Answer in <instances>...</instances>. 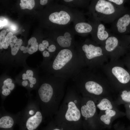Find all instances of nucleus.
<instances>
[{"label":"nucleus","instance_id":"9b49d317","mask_svg":"<svg viewBox=\"0 0 130 130\" xmlns=\"http://www.w3.org/2000/svg\"><path fill=\"white\" fill-rule=\"evenodd\" d=\"M56 40L60 49L74 47L72 33L69 30H65L59 33Z\"/></svg>","mask_w":130,"mask_h":130},{"label":"nucleus","instance_id":"ddd939ff","mask_svg":"<svg viewBox=\"0 0 130 130\" xmlns=\"http://www.w3.org/2000/svg\"><path fill=\"white\" fill-rule=\"evenodd\" d=\"M80 112L75 103L71 101L68 104V109L65 115L66 120L70 122H76L81 117Z\"/></svg>","mask_w":130,"mask_h":130},{"label":"nucleus","instance_id":"aec40b11","mask_svg":"<svg viewBox=\"0 0 130 130\" xmlns=\"http://www.w3.org/2000/svg\"><path fill=\"white\" fill-rule=\"evenodd\" d=\"M117 106L130 103V90H123L120 92L117 98L114 101Z\"/></svg>","mask_w":130,"mask_h":130},{"label":"nucleus","instance_id":"f03ea898","mask_svg":"<svg viewBox=\"0 0 130 130\" xmlns=\"http://www.w3.org/2000/svg\"><path fill=\"white\" fill-rule=\"evenodd\" d=\"M52 76L39 82L37 89L36 99L44 115H50L53 112L56 96L59 87L62 86L66 80Z\"/></svg>","mask_w":130,"mask_h":130},{"label":"nucleus","instance_id":"f8f14e48","mask_svg":"<svg viewBox=\"0 0 130 130\" xmlns=\"http://www.w3.org/2000/svg\"><path fill=\"white\" fill-rule=\"evenodd\" d=\"M95 40L104 41L110 36L104 25L99 23L93 25V29L91 33Z\"/></svg>","mask_w":130,"mask_h":130},{"label":"nucleus","instance_id":"dca6fc26","mask_svg":"<svg viewBox=\"0 0 130 130\" xmlns=\"http://www.w3.org/2000/svg\"><path fill=\"white\" fill-rule=\"evenodd\" d=\"M96 103L97 104V107L100 111L118 109L117 105L110 97H104L102 98Z\"/></svg>","mask_w":130,"mask_h":130},{"label":"nucleus","instance_id":"1a4fd4ad","mask_svg":"<svg viewBox=\"0 0 130 130\" xmlns=\"http://www.w3.org/2000/svg\"><path fill=\"white\" fill-rule=\"evenodd\" d=\"M125 115V113L118 109L100 111L98 114V118L101 125L110 128L114 120Z\"/></svg>","mask_w":130,"mask_h":130},{"label":"nucleus","instance_id":"0eeeda50","mask_svg":"<svg viewBox=\"0 0 130 130\" xmlns=\"http://www.w3.org/2000/svg\"><path fill=\"white\" fill-rule=\"evenodd\" d=\"M81 108V113L87 122V126H95L99 123L96 103L92 98H85Z\"/></svg>","mask_w":130,"mask_h":130},{"label":"nucleus","instance_id":"f257e3e1","mask_svg":"<svg viewBox=\"0 0 130 130\" xmlns=\"http://www.w3.org/2000/svg\"><path fill=\"white\" fill-rule=\"evenodd\" d=\"M45 61L49 73L66 80L73 79L85 64L81 55L74 47L60 49L52 59Z\"/></svg>","mask_w":130,"mask_h":130},{"label":"nucleus","instance_id":"cd10ccee","mask_svg":"<svg viewBox=\"0 0 130 130\" xmlns=\"http://www.w3.org/2000/svg\"><path fill=\"white\" fill-rule=\"evenodd\" d=\"M125 109L126 115L127 117L130 120V103L124 105Z\"/></svg>","mask_w":130,"mask_h":130},{"label":"nucleus","instance_id":"4be33fe9","mask_svg":"<svg viewBox=\"0 0 130 130\" xmlns=\"http://www.w3.org/2000/svg\"><path fill=\"white\" fill-rule=\"evenodd\" d=\"M22 43V41L21 39H18L15 35H13L10 41V46L11 49L12 55L15 56L16 55L19 49H20Z\"/></svg>","mask_w":130,"mask_h":130},{"label":"nucleus","instance_id":"473e14b6","mask_svg":"<svg viewBox=\"0 0 130 130\" xmlns=\"http://www.w3.org/2000/svg\"><path fill=\"white\" fill-rule=\"evenodd\" d=\"M38 49L40 51H44L46 49V47L42 43L39 45Z\"/></svg>","mask_w":130,"mask_h":130},{"label":"nucleus","instance_id":"7c9ffc66","mask_svg":"<svg viewBox=\"0 0 130 130\" xmlns=\"http://www.w3.org/2000/svg\"><path fill=\"white\" fill-rule=\"evenodd\" d=\"M115 126L116 130H129L126 129L124 126L122 125H118L117 124Z\"/></svg>","mask_w":130,"mask_h":130},{"label":"nucleus","instance_id":"72a5a7b5","mask_svg":"<svg viewBox=\"0 0 130 130\" xmlns=\"http://www.w3.org/2000/svg\"><path fill=\"white\" fill-rule=\"evenodd\" d=\"M42 55L45 58L49 57L50 55L49 52L46 50H45L43 52Z\"/></svg>","mask_w":130,"mask_h":130},{"label":"nucleus","instance_id":"c756f323","mask_svg":"<svg viewBox=\"0 0 130 130\" xmlns=\"http://www.w3.org/2000/svg\"><path fill=\"white\" fill-rule=\"evenodd\" d=\"M57 47L54 44H52L50 45L47 50L50 52H55L56 50Z\"/></svg>","mask_w":130,"mask_h":130},{"label":"nucleus","instance_id":"c85d7f7f","mask_svg":"<svg viewBox=\"0 0 130 130\" xmlns=\"http://www.w3.org/2000/svg\"><path fill=\"white\" fill-rule=\"evenodd\" d=\"M0 29H1L2 28L3 26L6 25L7 21L3 17H0Z\"/></svg>","mask_w":130,"mask_h":130},{"label":"nucleus","instance_id":"b1692460","mask_svg":"<svg viewBox=\"0 0 130 130\" xmlns=\"http://www.w3.org/2000/svg\"><path fill=\"white\" fill-rule=\"evenodd\" d=\"M43 130H70L65 128L57 124L51 122Z\"/></svg>","mask_w":130,"mask_h":130},{"label":"nucleus","instance_id":"2f4dec72","mask_svg":"<svg viewBox=\"0 0 130 130\" xmlns=\"http://www.w3.org/2000/svg\"><path fill=\"white\" fill-rule=\"evenodd\" d=\"M122 37L125 41L130 42V34L123 35Z\"/></svg>","mask_w":130,"mask_h":130},{"label":"nucleus","instance_id":"423d86ee","mask_svg":"<svg viewBox=\"0 0 130 130\" xmlns=\"http://www.w3.org/2000/svg\"><path fill=\"white\" fill-rule=\"evenodd\" d=\"M76 48L82 56L85 64L90 65H92L96 59L103 55L101 47L88 40L76 46Z\"/></svg>","mask_w":130,"mask_h":130},{"label":"nucleus","instance_id":"a211bd4d","mask_svg":"<svg viewBox=\"0 0 130 130\" xmlns=\"http://www.w3.org/2000/svg\"><path fill=\"white\" fill-rule=\"evenodd\" d=\"M38 46L36 39L35 37H33L28 40V45L26 46H22L20 49L23 51V53H28L29 54H32L37 51Z\"/></svg>","mask_w":130,"mask_h":130},{"label":"nucleus","instance_id":"5701e85b","mask_svg":"<svg viewBox=\"0 0 130 130\" xmlns=\"http://www.w3.org/2000/svg\"><path fill=\"white\" fill-rule=\"evenodd\" d=\"M35 2L33 0H21L20 5L21 9H32L34 7Z\"/></svg>","mask_w":130,"mask_h":130},{"label":"nucleus","instance_id":"39448f33","mask_svg":"<svg viewBox=\"0 0 130 130\" xmlns=\"http://www.w3.org/2000/svg\"><path fill=\"white\" fill-rule=\"evenodd\" d=\"M73 79L76 83L81 84L82 88L86 96L93 99L96 103L103 97L111 98L104 86L93 80L86 79L80 73Z\"/></svg>","mask_w":130,"mask_h":130},{"label":"nucleus","instance_id":"e433bc0d","mask_svg":"<svg viewBox=\"0 0 130 130\" xmlns=\"http://www.w3.org/2000/svg\"><path fill=\"white\" fill-rule=\"evenodd\" d=\"M64 1L67 2H72L73 0H64Z\"/></svg>","mask_w":130,"mask_h":130},{"label":"nucleus","instance_id":"f704fd0d","mask_svg":"<svg viewBox=\"0 0 130 130\" xmlns=\"http://www.w3.org/2000/svg\"><path fill=\"white\" fill-rule=\"evenodd\" d=\"M42 43L46 47V49L47 50L49 46V43L48 42L47 40H44L42 41Z\"/></svg>","mask_w":130,"mask_h":130},{"label":"nucleus","instance_id":"393cba45","mask_svg":"<svg viewBox=\"0 0 130 130\" xmlns=\"http://www.w3.org/2000/svg\"><path fill=\"white\" fill-rule=\"evenodd\" d=\"M13 36V33L9 32L7 34L6 36L4 42L8 47L10 46V39Z\"/></svg>","mask_w":130,"mask_h":130},{"label":"nucleus","instance_id":"2eb2a0df","mask_svg":"<svg viewBox=\"0 0 130 130\" xmlns=\"http://www.w3.org/2000/svg\"><path fill=\"white\" fill-rule=\"evenodd\" d=\"M112 73L118 81L122 84L128 83L130 80V76L128 72L122 67L115 66L111 70Z\"/></svg>","mask_w":130,"mask_h":130},{"label":"nucleus","instance_id":"6ab92c4d","mask_svg":"<svg viewBox=\"0 0 130 130\" xmlns=\"http://www.w3.org/2000/svg\"><path fill=\"white\" fill-rule=\"evenodd\" d=\"M119 38L115 36H110L105 42V48L108 52L114 51L117 47L120 42Z\"/></svg>","mask_w":130,"mask_h":130},{"label":"nucleus","instance_id":"4c0bfd02","mask_svg":"<svg viewBox=\"0 0 130 130\" xmlns=\"http://www.w3.org/2000/svg\"><path fill=\"white\" fill-rule=\"evenodd\" d=\"M128 129H129V130H130V127H129V128Z\"/></svg>","mask_w":130,"mask_h":130},{"label":"nucleus","instance_id":"a878e982","mask_svg":"<svg viewBox=\"0 0 130 130\" xmlns=\"http://www.w3.org/2000/svg\"><path fill=\"white\" fill-rule=\"evenodd\" d=\"M109 1L115 5L119 6H124L125 0H108Z\"/></svg>","mask_w":130,"mask_h":130},{"label":"nucleus","instance_id":"412c9836","mask_svg":"<svg viewBox=\"0 0 130 130\" xmlns=\"http://www.w3.org/2000/svg\"><path fill=\"white\" fill-rule=\"evenodd\" d=\"M34 73L33 71L31 69H28L26 70V73H23L22 75V79L23 80H27L29 83V89L28 91H30V84H33L37 89L39 84V82L37 81L36 78L33 77Z\"/></svg>","mask_w":130,"mask_h":130},{"label":"nucleus","instance_id":"9d476101","mask_svg":"<svg viewBox=\"0 0 130 130\" xmlns=\"http://www.w3.org/2000/svg\"><path fill=\"white\" fill-rule=\"evenodd\" d=\"M0 130H13L17 124V114H13L6 111L3 106L0 108Z\"/></svg>","mask_w":130,"mask_h":130},{"label":"nucleus","instance_id":"7ed1b4c3","mask_svg":"<svg viewBox=\"0 0 130 130\" xmlns=\"http://www.w3.org/2000/svg\"><path fill=\"white\" fill-rule=\"evenodd\" d=\"M17 114L19 130H38L43 119L38 103L30 96L26 106Z\"/></svg>","mask_w":130,"mask_h":130},{"label":"nucleus","instance_id":"4468645a","mask_svg":"<svg viewBox=\"0 0 130 130\" xmlns=\"http://www.w3.org/2000/svg\"><path fill=\"white\" fill-rule=\"evenodd\" d=\"M15 87V84L10 78L5 79L1 82L0 85V94L2 103L6 97L11 93Z\"/></svg>","mask_w":130,"mask_h":130},{"label":"nucleus","instance_id":"bb28decb","mask_svg":"<svg viewBox=\"0 0 130 130\" xmlns=\"http://www.w3.org/2000/svg\"><path fill=\"white\" fill-rule=\"evenodd\" d=\"M6 33V31L5 30L2 31L0 33V44H1L4 42Z\"/></svg>","mask_w":130,"mask_h":130},{"label":"nucleus","instance_id":"20e7f679","mask_svg":"<svg viewBox=\"0 0 130 130\" xmlns=\"http://www.w3.org/2000/svg\"><path fill=\"white\" fill-rule=\"evenodd\" d=\"M92 6V11L97 20L103 21H111L117 18L127 9L119 8L124 6H117L108 0L96 1Z\"/></svg>","mask_w":130,"mask_h":130},{"label":"nucleus","instance_id":"c9c22d12","mask_svg":"<svg viewBox=\"0 0 130 130\" xmlns=\"http://www.w3.org/2000/svg\"><path fill=\"white\" fill-rule=\"evenodd\" d=\"M48 2L47 0H41L40 1V3L42 5H44L47 4Z\"/></svg>","mask_w":130,"mask_h":130},{"label":"nucleus","instance_id":"6e6552de","mask_svg":"<svg viewBox=\"0 0 130 130\" xmlns=\"http://www.w3.org/2000/svg\"><path fill=\"white\" fill-rule=\"evenodd\" d=\"M113 24V28L115 32L123 35L130 34V10L127 9L124 12Z\"/></svg>","mask_w":130,"mask_h":130},{"label":"nucleus","instance_id":"f3484780","mask_svg":"<svg viewBox=\"0 0 130 130\" xmlns=\"http://www.w3.org/2000/svg\"><path fill=\"white\" fill-rule=\"evenodd\" d=\"M93 29V24L84 21L77 22L74 26L75 31L78 33L80 34L91 33Z\"/></svg>","mask_w":130,"mask_h":130}]
</instances>
